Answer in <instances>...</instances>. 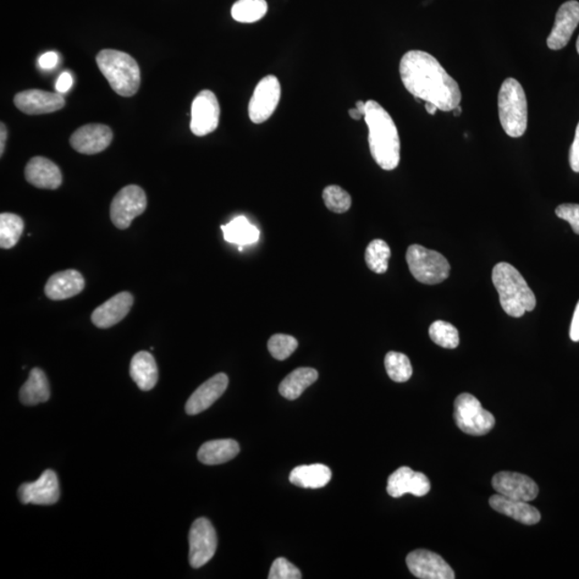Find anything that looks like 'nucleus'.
Listing matches in <instances>:
<instances>
[{
  "label": "nucleus",
  "mask_w": 579,
  "mask_h": 579,
  "mask_svg": "<svg viewBox=\"0 0 579 579\" xmlns=\"http://www.w3.org/2000/svg\"><path fill=\"white\" fill-rule=\"evenodd\" d=\"M399 73L406 90L425 102H432L443 112L454 111L461 101L457 82L437 59L423 51H410L402 57Z\"/></svg>",
  "instance_id": "f257e3e1"
},
{
  "label": "nucleus",
  "mask_w": 579,
  "mask_h": 579,
  "mask_svg": "<svg viewBox=\"0 0 579 579\" xmlns=\"http://www.w3.org/2000/svg\"><path fill=\"white\" fill-rule=\"evenodd\" d=\"M372 156L380 168L391 171L400 162V139L391 116L377 101L366 102L365 116Z\"/></svg>",
  "instance_id": "f03ea898"
},
{
  "label": "nucleus",
  "mask_w": 579,
  "mask_h": 579,
  "mask_svg": "<svg viewBox=\"0 0 579 579\" xmlns=\"http://www.w3.org/2000/svg\"><path fill=\"white\" fill-rule=\"evenodd\" d=\"M492 278L499 294L501 307L509 316L521 318L536 308V295L522 274L511 264L498 263L493 269Z\"/></svg>",
  "instance_id": "7ed1b4c3"
},
{
  "label": "nucleus",
  "mask_w": 579,
  "mask_h": 579,
  "mask_svg": "<svg viewBox=\"0 0 579 579\" xmlns=\"http://www.w3.org/2000/svg\"><path fill=\"white\" fill-rule=\"evenodd\" d=\"M97 65L119 96L131 97L139 91L140 67L129 54L116 49H103L98 54Z\"/></svg>",
  "instance_id": "20e7f679"
},
{
  "label": "nucleus",
  "mask_w": 579,
  "mask_h": 579,
  "mask_svg": "<svg viewBox=\"0 0 579 579\" xmlns=\"http://www.w3.org/2000/svg\"><path fill=\"white\" fill-rule=\"evenodd\" d=\"M498 111L502 128L511 137L525 135L528 126V103L525 91L515 79L502 83L498 95Z\"/></svg>",
  "instance_id": "39448f33"
},
{
  "label": "nucleus",
  "mask_w": 579,
  "mask_h": 579,
  "mask_svg": "<svg viewBox=\"0 0 579 579\" xmlns=\"http://www.w3.org/2000/svg\"><path fill=\"white\" fill-rule=\"evenodd\" d=\"M406 259L413 277L422 284L438 285L449 277L450 263L437 251L412 245L408 248Z\"/></svg>",
  "instance_id": "423d86ee"
},
{
  "label": "nucleus",
  "mask_w": 579,
  "mask_h": 579,
  "mask_svg": "<svg viewBox=\"0 0 579 579\" xmlns=\"http://www.w3.org/2000/svg\"><path fill=\"white\" fill-rule=\"evenodd\" d=\"M454 418L461 432L476 437L488 434L496 423L492 413L484 409L477 397L468 393L457 397Z\"/></svg>",
  "instance_id": "0eeeda50"
},
{
  "label": "nucleus",
  "mask_w": 579,
  "mask_h": 579,
  "mask_svg": "<svg viewBox=\"0 0 579 579\" xmlns=\"http://www.w3.org/2000/svg\"><path fill=\"white\" fill-rule=\"evenodd\" d=\"M146 206L145 191L136 185L126 186L114 197L110 216L116 228L126 230L137 216L145 212Z\"/></svg>",
  "instance_id": "6e6552de"
},
{
  "label": "nucleus",
  "mask_w": 579,
  "mask_h": 579,
  "mask_svg": "<svg viewBox=\"0 0 579 579\" xmlns=\"http://www.w3.org/2000/svg\"><path fill=\"white\" fill-rule=\"evenodd\" d=\"M218 539L212 522L197 518L189 532V562L193 569L206 566L216 553Z\"/></svg>",
  "instance_id": "1a4fd4ad"
},
{
  "label": "nucleus",
  "mask_w": 579,
  "mask_h": 579,
  "mask_svg": "<svg viewBox=\"0 0 579 579\" xmlns=\"http://www.w3.org/2000/svg\"><path fill=\"white\" fill-rule=\"evenodd\" d=\"M280 97L281 85L277 77L268 75L259 82L248 108L252 123L262 124L269 119L278 107Z\"/></svg>",
  "instance_id": "9d476101"
},
{
  "label": "nucleus",
  "mask_w": 579,
  "mask_h": 579,
  "mask_svg": "<svg viewBox=\"0 0 579 579\" xmlns=\"http://www.w3.org/2000/svg\"><path fill=\"white\" fill-rule=\"evenodd\" d=\"M220 107L216 95L211 91H202L191 106L190 129L197 136L212 134L217 129Z\"/></svg>",
  "instance_id": "9b49d317"
},
{
  "label": "nucleus",
  "mask_w": 579,
  "mask_h": 579,
  "mask_svg": "<svg viewBox=\"0 0 579 579\" xmlns=\"http://www.w3.org/2000/svg\"><path fill=\"white\" fill-rule=\"evenodd\" d=\"M413 575L421 579H454L455 573L443 557L426 549H417L407 557Z\"/></svg>",
  "instance_id": "f8f14e48"
},
{
  "label": "nucleus",
  "mask_w": 579,
  "mask_h": 579,
  "mask_svg": "<svg viewBox=\"0 0 579 579\" xmlns=\"http://www.w3.org/2000/svg\"><path fill=\"white\" fill-rule=\"evenodd\" d=\"M19 499L23 504L52 505L59 500L60 490L57 473L46 470L34 483L22 484Z\"/></svg>",
  "instance_id": "ddd939ff"
},
{
  "label": "nucleus",
  "mask_w": 579,
  "mask_h": 579,
  "mask_svg": "<svg viewBox=\"0 0 579 579\" xmlns=\"http://www.w3.org/2000/svg\"><path fill=\"white\" fill-rule=\"evenodd\" d=\"M493 487L504 497L526 502L536 499L539 495L537 483L517 472L502 471L495 474Z\"/></svg>",
  "instance_id": "4468645a"
},
{
  "label": "nucleus",
  "mask_w": 579,
  "mask_h": 579,
  "mask_svg": "<svg viewBox=\"0 0 579 579\" xmlns=\"http://www.w3.org/2000/svg\"><path fill=\"white\" fill-rule=\"evenodd\" d=\"M113 132L102 124H88L77 129L70 137V145L77 153L95 154L101 153L111 145Z\"/></svg>",
  "instance_id": "2eb2a0df"
},
{
  "label": "nucleus",
  "mask_w": 579,
  "mask_h": 579,
  "mask_svg": "<svg viewBox=\"0 0 579 579\" xmlns=\"http://www.w3.org/2000/svg\"><path fill=\"white\" fill-rule=\"evenodd\" d=\"M62 93L40 90L19 92L14 97V104L20 111L29 115H41L59 111L65 107Z\"/></svg>",
  "instance_id": "dca6fc26"
},
{
  "label": "nucleus",
  "mask_w": 579,
  "mask_h": 579,
  "mask_svg": "<svg viewBox=\"0 0 579 579\" xmlns=\"http://www.w3.org/2000/svg\"><path fill=\"white\" fill-rule=\"evenodd\" d=\"M429 490L428 478L422 472L413 471L409 467L397 469L389 478L388 494L393 498H400L406 494L424 497Z\"/></svg>",
  "instance_id": "f3484780"
},
{
  "label": "nucleus",
  "mask_w": 579,
  "mask_h": 579,
  "mask_svg": "<svg viewBox=\"0 0 579 579\" xmlns=\"http://www.w3.org/2000/svg\"><path fill=\"white\" fill-rule=\"evenodd\" d=\"M578 24L579 3L570 0L562 4L556 14L555 25L548 38V48L554 51L564 48L569 43Z\"/></svg>",
  "instance_id": "a211bd4d"
},
{
  "label": "nucleus",
  "mask_w": 579,
  "mask_h": 579,
  "mask_svg": "<svg viewBox=\"0 0 579 579\" xmlns=\"http://www.w3.org/2000/svg\"><path fill=\"white\" fill-rule=\"evenodd\" d=\"M229 385V378L225 373H217L207 380L193 391L186 404V412L189 416H197L206 411L222 397Z\"/></svg>",
  "instance_id": "6ab92c4d"
},
{
  "label": "nucleus",
  "mask_w": 579,
  "mask_h": 579,
  "mask_svg": "<svg viewBox=\"0 0 579 579\" xmlns=\"http://www.w3.org/2000/svg\"><path fill=\"white\" fill-rule=\"evenodd\" d=\"M134 303L130 292H120L93 311L92 321L99 329L112 328L127 317Z\"/></svg>",
  "instance_id": "aec40b11"
},
{
  "label": "nucleus",
  "mask_w": 579,
  "mask_h": 579,
  "mask_svg": "<svg viewBox=\"0 0 579 579\" xmlns=\"http://www.w3.org/2000/svg\"><path fill=\"white\" fill-rule=\"evenodd\" d=\"M26 180L40 189H58L63 183V175L59 168L51 160L44 157H34L25 168Z\"/></svg>",
  "instance_id": "412c9836"
},
{
  "label": "nucleus",
  "mask_w": 579,
  "mask_h": 579,
  "mask_svg": "<svg viewBox=\"0 0 579 579\" xmlns=\"http://www.w3.org/2000/svg\"><path fill=\"white\" fill-rule=\"evenodd\" d=\"M84 286L85 280L82 274L77 270L68 269L51 276L44 292L49 300L64 301L80 294Z\"/></svg>",
  "instance_id": "4be33fe9"
},
{
  "label": "nucleus",
  "mask_w": 579,
  "mask_h": 579,
  "mask_svg": "<svg viewBox=\"0 0 579 579\" xmlns=\"http://www.w3.org/2000/svg\"><path fill=\"white\" fill-rule=\"evenodd\" d=\"M489 504L495 511L509 516L523 525H536L540 521V512L526 501L510 499L497 494L490 497Z\"/></svg>",
  "instance_id": "5701e85b"
},
{
  "label": "nucleus",
  "mask_w": 579,
  "mask_h": 579,
  "mask_svg": "<svg viewBox=\"0 0 579 579\" xmlns=\"http://www.w3.org/2000/svg\"><path fill=\"white\" fill-rule=\"evenodd\" d=\"M130 376L141 390L148 391L158 382V367L150 352L141 351L132 357Z\"/></svg>",
  "instance_id": "b1692460"
},
{
  "label": "nucleus",
  "mask_w": 579,
  "mask_h": 579,
  "mask_svg": "<svg viewBox=\"0 0 579 579\" xmlns=\"http://www.w3.org/2000/svg\"><path fill=\"white\" fill-rule=\"evenodd\" d=\"M240 453V445L235 440H212L204 443L197 452V459L204 465L215 466L228 462Z\"/></svg>",
  "instance_id": "393cba45"
},
{
  "label": "nucleus",
  "mask_w": 579,
  "mask_h": 579,
  "mask_svg": "<svg viewBox=\"0 0 579 579\" xmlns=\"http://www.w3.org/2000/svg\"><path fill=\"white\" fill-rule=\"evenodd\" d=\"M332 470L322 463L296 467L290 473V482L297 487L318 489L328 485Z\"/></svg>",
  "instance_id": "a878e982"
},
{
  "label": "nucleus",
  "mask_w": 579,
  "mask_h": 579,
  "mask_svg": "<svg viewBox=\"0 0 579 579\" xmlns=\"http://www.w3.org/2000/svg\"><path fill=\"white\" fill-rule=\"evenodd\" d=\"M319 373L316 369L301 367L288 374L279 385V393L285 399L295 400L304 393L309 386L317 382Z\"/></svg>",
  "instance_id": "bb28decb"
},
{
  "label": "nucleus",
  "mask_w": 579,
  "mask_h": 579,
  "mask_svg": "<svg viewBox=\"0 0 579 579\" xmlns=\"http://www.w3.org/2000/svg\"><path fill=\"white\" fill-rule=\"evenodd\" d=\"M49 385L40 368L31 369L30 378L20 390V400L25 406H36L49 399Z\"/></svg>",
  "instance_id": "cd10ccee"
},
{
  "label": "nucleus",
  "mask_w": 579,
  "mask_h": 579,
  "mask_svg": "<svg viewBox=\"0 0 579 579\" xmlns=\"http://www.w3.org/2000/svg\"><path fill=\"white\" fill-rule=\"evenodd\" d=\"M222 230L224 240L239 245L240 251L244 246L255 244L260 237V231L244 216L236 217L228 224L222 225Z\"/></svg>",
  "instance_id": "c85d7f7f"
},
{
  "label": "nucleus",
  "mask_w": 579,
  "mask_h": 579,
  "mask_svg": "<svg viewBox=\"0 0 579 579\" xmlns=\"http://www.w3.org/2000/svg\"><path fill=\"white\" fill-rule=\"evenodd\" d=\"M24 231V222L19 215L3 213L0 215V247L11 250L18 244Z\"/></svg>",
  "instance_id": "c756f323"
},
{
  "label": "nucleus",
  "mask_w": 579,
  "mask_h": 579,
  "mask_svg": "<svg viewBox=\"0 0 579 579\" xmlns=\"http://www.w3.org/2000/svg\"><path fill=\"white\" fill-rule=\"evenodd\" d=\"M268 3L266 0H239L232 7V18L240 23H255L266 16Z\"/></svg>",
  "instance_id": "7c9ffc66"
},
{
  "label": "nucleus",
  "mask_w": 579,
  "mask_h": 579,
  "mask_svg": "<svg viewBox=\"0 0 579 579\" xmlns=\"http://www.w3.org/2000/svg\"><path fill=\"white\" fill-rule=\"evenodd\" d=\"M386 373L389 377L397 383H404L409 380L413 369L409 357L404 353L390 351L386 355L384 360Z\"/></svg>",
  "instance_id": "2f4dec72"
},
{
  "label": "nucleus",
  "mask_w": 579,
  "mask_h": 579,
  "mask_svg": "<svg viewBox=\"0 0 579 579\" xmlns=\"http://www.w3.org/2000/svg\"><path fill=\"white\" fill-rule=\"evenodd\" d=\"M390 250L386 241L374 240L368 245L365 252V261L369 269L373 273L384 274L389 268Z\"/></svg>",
  "instance_id": "473e14b6"
},
{
  "label": "nucleus",
  "mask_w": 579,
  "mask_h": 579,
  "mask_svg": "<svg viewBox=\"0 0 579 579\" xmlns=\"http://www.w3.org/2000/svg\"><path fill=\"white\" fill-rule=\"evenodd\" d=\"M429 336L435 345L445 349H455L460 345L459 330L454 325L441 320L430 325Z\"/></svg>",
  "instance_id": "72a5a7b5"
},
{
  "label": "nucleus",
  "mask_w": 579,
  "mask_h": 579,
  "mask_svg": "<svg viewBox=\"0 0 579 579\" xmlns=\"http://www.w3.org/2000/svg\"><path fill=\"white\" fill-rule=\"evenodd\" d=\"M325 206L330 212L344 214L351 208V196L339 186H329L323 191Z\"/></svg>",
  "instance_id": "f704fd0d"
},
{
  "label": "nucleus",
  "mask_w": 579,
  "mask_h": 579,
  "mask_svg": "<svg viewBox=\"0 0 579 579\" xmlns=\"http://www.w3.org/2000/svg\"><path fill=\"white\" fill-rule=\"evenodd\" d=\"M268 351L276 360L285 361L294 355L299 343L294 336L276 334L268 340Z\"/></svg>",
  "instance_id": "c9c22d12"
},
{
  "label": "nucleus",
  "mask_w": 579,
  "mask_h": 579,
  "mask_svg": "<svg viewBox=\"0 0 579 579\" xmlns=\"http://www.w3.org/2000/svg\"><path fill=\"white\" fill-rule=\"evenodd\" d=\"M269 579H301L302 573L285 558H277L270 567Z\"/></svg>",
  "instance_id": "e433bc0d"
},
{
  "label": "nucleus",
  "mask_w": 579,
  "mask_h": 579,
  "mask_svg": "<svg viewBox=\"0 0 579 579\" xmlns=\"http://www.w3.org/2000/svg\"><path fill=\"white\" fill-rule=\"evenodd\" d=\"M556 215L569 223L575 233L579 235V204H561L556 208Z\"/></svg>",
  "instance_id": "4c0bfd02"
},
{
  "label": "nucleus",
  "mask_w": 579,
  "mask_h": 579,
  "mask_svg": "<svg viewBox=\"0 0 579 579\" xmlns=\"http://www.w3.org/2000/svg\"><path fill=\"white\" fill-rule=\"evenodd\" d=\"M570 165L575 172L579 173V123L577 125L575 141L570 150Z\"/></svg>",
  "instance_id": "58836bf2"
},
{
  "label": "nucleus",
  "mask_w": 579,
  "mask_h": 579,
  "mask_svg": "<svg viewBox=\"0 0 579 579\" xmlns=\"http://www.w3.org/2000/svg\"><path fill=\"white\" fill-rule=\"evenodd\" d=\"M58 54L55 52H48L43 54L40 58H39V67L44 70H51L57 67L58 64Z\"/></svg>",
  "instance_id": "ea45409f"
},
{
  "label": "nucleus",
  "mask_w": 579,
  "mask_h": 579,
  "mask_svg": "<svg viewBox=\"0 0 579 579\" xmlns=\"http://www.w3.org/2000/svg\"><path fill=\"white\" fill-rule=\"evenodd\" d=\"M74 85V77L71 75L69 73H64L59 75L57 85H55V88H57V92L59 93H65L67 92L71 87Z\"/></svg>",
  "instance_id": "a19ab883"
},
{
  "label": "nucleus",
  "mask_w": 579,
  "mask_h": 579,
  "mask_svg": "<svg viewBox=\"0 0 579 579\" xmlns=\"http://www.w3.org/2000/svg\"><path fill=\"white\" fill-rule=\"evenodd\" d=\"M570 338L573 341H579V302L577 303L575 316H573L571 329H570Z\"/></svg>",
  "instance_id": "79ce46f5"
},
{
  "label": "nucleus",
  "mask_w": 579,
  "mask_h": 579,
  "mask_svg": "<svg viewBox=\"0 0 579 579\" xmlns=\"http://www.w3.org/2000/svg\"><path fill=\"white\" fill-rule=\"evenodd\" d=\"M5 141H7V128H5L4 124L2 123L0 126V154H4Z\"/></svg>",
  "instance_id": "37998d69"
},
{
  "label": "nucleus",
  "mask_w": 579,
  "mask_h": 579,
  "mask_svg": "<svg viewBox=\"0 0 579 579\" xmlns=\"http://www.w3.org/2000/svg\"><path fill=\"white\" fill-rule=\"evenodd\" d=\"M425 109H426L427 113L430 115H434L438 111V108L432 102L425 103Z\"/></svg>",
  "instance_id": "c03bdc74"
},
{
  "label": "nucleus",
  "mask_w": 579,
  "mask_h": 579,
  "mask_svg": "<svg viewBox=\"0 0 579 579\" xmlns=\"http://www.w3.org/2000/svg\"><path fill=\"white\" fill-rule=\"evenodd\" d=\"M349 114L351 118L355 120H360L364 118V115L360 111H358L356 108L351 109Z\"/></svg>",
  "instance_id": "a18cd8bd"
},
{
  "label": "nucleus",
  "mask_w": 579,
  "mask_h": 579,
  "mask_svg": "<svg viewBox=\"0 0 579 579\" xmlns=\"http://www.w3.org/2000/svg\"><path fill=\"white\" fill-rule=\"evenodd\" d=\"M454 116H460L461 114V107L459 106L456 109H454Z\"/></svg>",
  "instance_id": "49530a36"
},
{
  "label": "nucleus",
  "mask_w": 579,
  "mask_h": 579,
  "mask_svg": "<svg viewBox=\"0 0 579 579\" xmlns=\"http://www.w3.org/2000/svg\"><path fill=\"white\" fill-rule=\"evenodd\" d=\"M576 48H577V52L579 54V37H578L577 42H576Z\"/></svg>",
  "instance_id": "de8ad7c7"
}]
</instances>
